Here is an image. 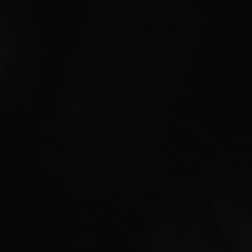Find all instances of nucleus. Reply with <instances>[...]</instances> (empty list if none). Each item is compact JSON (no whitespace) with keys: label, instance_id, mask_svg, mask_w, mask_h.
Listing matches in <instances>:
<instances>
[]
</instances>
